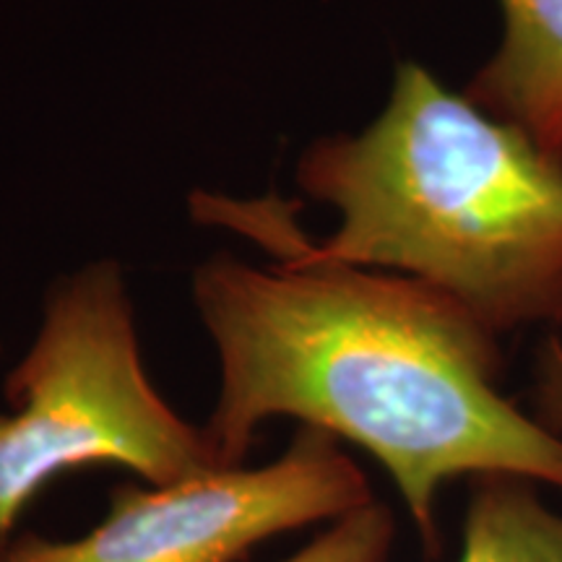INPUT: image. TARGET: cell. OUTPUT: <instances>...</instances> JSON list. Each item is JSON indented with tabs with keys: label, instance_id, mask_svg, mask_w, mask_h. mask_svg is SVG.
<instances>
[{
	"label": "cell",
	"instance_id": "cell-6",
	"mask_svg": "<svg viewBox=\"0 0 562 562\" xmlns=\"http://www.w3.org/2000/svg\"><path fill=\"white\" fill-rule=\"evenodd\" d=\"M459 562H562V513L529 480H472Z\"/></svg>",
	"mask_w": 562,
	"mask_h": 562
},
{
	"label": "cell",
	"instance_id": "cell-3",
	"mask_svg": "<svg viewBox=\"0 0 562 562\" xmlns=\"http://www.w3.org/2000/svg\"><path fill=\"white\" fill-rule=\"evenodd\" d=\"M0 544L60 474L112 463L149 484L227 469L203 427L154 389L121 266L89 263L53 286L30 351L5 378Z\"/></svg>",
	"mask_w": 562,
	"mask_h": 562
},
{
	"label": "cell",
	"instance_id": "cell-1",
	"mask_svg": "<svg viewBox=\"0 0 562 562\" xmlns=\"http://www.w3.org/2000/svg\"><path fill=\"white\" fill-rule=\"evenodd\" d=\"M193 297L220 357L206 422L224 467L256 432L300 419L368 451L396 484L425 552H440L438 501L461 476H518L562 492V435L497 385V336L438 290L398 273L222 256Z\"/></svg>",
	"mask_w": 562,
	"mask_h": 562
},
{
	"label": "cell",
	"instance_id": "cell-5",
	"mask_svg": "<svg viewBox=\"0 0 562 562\" xmlns=\"http://www.w3.org/2000/svg\"><path fill=\"white\" fill-rule=\"evenodd\" d=\"M501 47L463 94L562 161V0H501Z\"/></svg>",
	"mask_w": 562,
	"mask_h": 562
},
{
	"label": "cell",
	"instance_id": "cell-8",
	"mask_svg": "<svg viewBox=\"0 0 562 562\" xmlns=\"http://www.w3.org/2000/svg\"><path fill=\"white\" fill-rule=\"evenodd\" d=\"M533 417L562 435V339L547 336L533 364Z\"/></svg>",
	"mask_w": 562,
	"mask_h": 562
},
{
	"label": "cell",
	"instance_id": "cell-7",
	"mask_svg": "<svg viewBox=\"0 0 562 562\" xmlns=\"http://www.w3.org/2000/svg\"><path fill=\"white\" fill-rule=\"evenodd\" d=\"M396 542V521L383 503L372 501L328 524L313 542L284 562H389Z\"/></svg>",
	"mask_w": 562,
	"mask_h": 562
},
{
	"label": "cell",
	"instance_id": "cell-2",
	"mask_svg": "<svg viewBox=\"0 0 562 562\" xmlns=\"http://www.w3.org/2000/svg\"><path fill=\"white\" fill-rule=\"evenodd\" d=\"M297 186L339 227L286 261L409 277L495 336L562 323V161L419 63L362 133L302 154Z\"/></svg>",
	"mask_w": 562,
	"mask_h": 562
},
{
	"label": "cell",
	"instance_id": "cell-4",
	"mask_svg": "<svg viewBox=\"0 0 562 562\" xmlns=\"http://www.w3.org/2000/svg\"><path fill=\"white\" fill-rule=\"evenodd\" d=\"M375 501L331 435L300 427L263 467H227L172 484H121L94 529L74 539H5L0 562H237L279 533L334 524Z\"/></svg>",
	"mask_w": 562,
	"mask_h": 562
}]
</instances>
